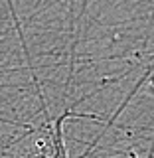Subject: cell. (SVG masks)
<instances>
[{
	"instance_id": "6da1fadb",
	"label": "cell",
	"mask_w": 154,
	"mask_h": 158,
	"mask_svg": "<svg viewBox=\"0 0 154 158\" xmlns=\"http://www.w3.org/2000/svg\"><path fill=\"white\" fill-rule=\"evenodd\" d=\"M69 117H81L65 111L56 121L26 125L0 138V158H67L63 123Z\"/></svg>"
},
{
	"instance_id": "7a4b0ae2",
	"label": "cell",
	"mask_w": 154,
	"mask_h": 158,
	"mask_svg": "<svg viewBox=\"0 0 154 158\" xmlns=\"http://www.w3.org/2000/svg\"><path fill=\"white\" fill-rule=\"evenodd\" d=\"M128 158H138V156L135 154V152H131V154H128Z\"/></svg>"
}]
</instances>
